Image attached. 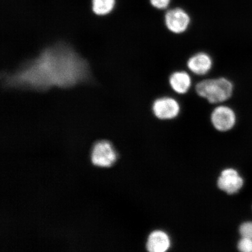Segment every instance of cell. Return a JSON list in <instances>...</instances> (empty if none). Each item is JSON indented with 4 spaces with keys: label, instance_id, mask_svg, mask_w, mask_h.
I'll list each match as a JSON object with an SVG mask.
<instances>
[{
    "label": "cell",
    "instance_id": "cell-1",
    "mask_svg": "<svg viewBox=\"0 0 252 252\" xmlns=\"http://www.w3.org/2000/svg\"><path fill=\"white\" fill-rule=\"evenodd\" d=\"M91 76L86 60L67 44L59 42L46 47L13 73H5L3 81L8 88L44 91L74 87L90 81Z\"/></svg>",
    "mask_w": 252,
    "mask_h": 252
},
{
    "label": "cell",
    "instance_id": "cell-2",
    "mask_svg": "<svg viewBox=\"0 0 252 252\" xmlns=\"http://www.w3.org/2000/svg\"><path fill=\"white\" fill-rule=\"evenodd\" d=\"M195 91L198 96L208 102L220 105L231 98L234 93V86L225 77L207 78L198 82Z\"/></svg>",
    "mask_w": 252,
    "mask_h": 252
},
{
    "label": "cell",
    "instance_id": "cell-3",
    "mask_svg": "<svg viewBox=\"0 0 252 252\" xmlns=\"http://www.w3.org/2000/svg\"><path fill=\"white\" fill-rule=\"evenodd\" d=\"M152 112L155 117L160 121H170L178 117L181 111L178 100L172 96H162L153 102Z\"/></svg>",
    "mask_w": 252,
    "mask_h": 252
},
{
    "label": "cell",
    "instance_id": "cell-4",
    "mask_svg": "<svg viewBox=\"0 0 252 252\" xmlns=\"http://www.w3.org/2000/svg\"><path fill=\"white\" fill-rule=\"evenodd\" d=\"M91 158L94 165L109 167L115 163L118 154L109 141L100 140L94 144L91 151Z\"/></svg>",
    "mask_w": 252,
    "mask_h": 252
},
{
    "label": "cell",
    "instance_id": "cell-5",
    "mask_svg": "<svg viewBox=\"0 0 252 252\" xmlns=\"http://www.w3.org/2000/svg\"><path fill=\"white\" fill-rule=\"evenodd\" d=\"M164 23L170 32L181 34L186 32L190 27L191 18L184 9L174 8L166 12Z\"/></svg>",
    "mask_w": 252,
    "mask_h": 252
},
{
    "label": "cell",
    "instance_id": "cell-6",
    "mask_svg": "<svg viewBox=\"0 0 252 252\" xmlns=\"http://www.w3.org/2000/svg\"><path fill=\"white\" fill-rule=\"evenodd\" d=\"M213 127L219 131H227L234 127L236 116L234 110L225 105H217L210 116Z\"/></svg>",
    "mask_w": 252,
    "mask_h": 252
},
{
    "label": "cell",
    "instance_id": "cell-7",
    "mask_svg": "<svg viewBox=\"0 0 252 252\" xmlns=\"http://www.w3.org/2000/svg\"><path fill=\"white\" fill-rule=\"evenodd\" d=\"M187 65L191 73L197 76H204L212 70L213 60L207 53L199 52L188 59Z\"/></svg>",
    "mask_w": 252,
    "mask_h": 252
},
{
    "label": "cell",
    "instance_id": "cell-8",
    "mask_svg": "<svg viewBox=\"0 0 252 252\" xmlns=\"http://www.w3.org/2000/svg\"><path fill=\"white\" fill-rule=\"evenodd\" d=\"M220 190L228 194H234L241 190L243 187V179L235 169L228 168L223 170L217 182Z\"/></svg>",
    "mask_w": 252,
    "mask_h": 252
},
{
    "label": "cell",
    "instance_id": "cell-9",
    "mask_svg": "<svg viewBox=\"0 0 252 252\" xmlns=\"http://www.w3.org/2000/svg\"><path fill=\"white\" fill-rule=\"evenodd\" d=\"M169 85L173 92L178 94L189 93L192 86V78L187 71L178 70L173 72L169 77Z\"/></svg>",
    "mask_w": 252,
    "mask_h": 252
},
{
    "label": "cell",
    "instance_id": "cell-10",
    "mask_svg": "<svg viewBox=\"0 0 252 252\" xmlns=\"http://www.w3.org/2000/svg\"><path fill=\"white\" fill-rule=\"evenodd\" d=\"M171 247V240L165 232L157 230L151 233L146 244L148 251L150 252H165Z\"/></svg>",
    "mask_w": 252,
    "mask_h": 252
},
{
    "label": "cell",
    "instance_id": "cell-11",
    "mask_svg": "<svg viewBox=\"0 0 252 252\" xmlns=\"http://www.w3.org/2000/svg\"><path fill=\"white\" fill-rule=\"evenodd\" d=\"M115 0H92V9L97 15H105L111 12L115 6Z\"/></svg>",
    "mask_w": 252,
    "mask_h": 252
},
{
    "label": "cell",
    "instance_id": "cell-12",
    "mask_svg": "<svg viewBox=\"0 0 252 252\" xmlns=\"http://www.w3.org/2000/svg\"><path fill=\"white\" fill-rule=\"evenodd\" d=\"M239 233L242 238L252 239V222H246L241 225L239 228Z\"/></svg>",
    "mask_w": 252,
    "mask_h": 252
},
{
    "label": "cell",
    "instance_id": "cell-13",
    "mask_svg": "<svg viewBox=\"0 0 252 252\" xmlns=\"http://www.w3.org/2000/svg\"><path fill=\"white\" fill-rule=\"evenodd\" d=\"M238 249L242 252H252V239L242 238L238 242Z\"/></svg>",
    "mask_w": 252,
    "mask_h": 252
},
{
    "label": "cell",
    "instance_id": "cell-14",
    "mask_svg": "<svg viewBox=\"0 0 252 252\" xmlns=\"http://www.w3.org/2000/svg\"><path fill=\"white\" fill-rule=\"evenodd\" d=\"M150 1L154 8L163 10L168 7L171 0H150Z\"/></svg>",
    "mask_w": 252,
    "mask_h": 252
}]
</instances>
